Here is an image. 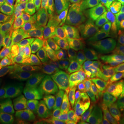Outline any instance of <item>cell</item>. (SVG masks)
<instances>
[{
    "label": "cell",
    "instance_id": "19",
    "mask_svg": "<svg viewBox=\"0 0 124 124\" xmlns=\"http://www.w3.org/2000/svg\"><path fill=\"white\" fill-rule=\"evenodd\" d=\"M24 31H15L0 25V47L15 43L22 38Z\"/></svg>",
    "mask_w": 124,
    "mask_h": 124
},
{
    "label": "cell",
    "instance_id": "17",
    "mask_svg": "<svg viewBox=\"0 0 124 124\" xmlns=\"http://www.w3.org/2000/svg\"><path fill=\"white\" fill-rule=\"evenodd\" d=\"M110 11L108 0H97L95 24L99 29H107L110 27Z\"/></svg>",
    "mask_w": 124,
    "mask_h": 124
},
{
    "label": "cell",
    "instance_id": "42",
    "mask_svg": "<svg viewBox=\"0 0 124 124\" xmlns=\"http://www.w3.org/2000/svg\"><path fill=\"white\" fill-rule=\"evenodd\" d=\"M116 123L117 124H124V119L119 120V121H117Z\"/></svg>",
    "mask_w": 124,
    "mask_h": 124
},
{
    "label": "cell",
    "instance_id": "35",
    "mask_svg": "<svg viewBox=\"0 0 124 124\" xmlns=\"http://www.w3.org/2000/svg\"><path fill=\"white\" fill-rule=\"evenodd\" d=\"M25 91V87H24V80L23 77V75L22 74L18 78L17 81L16 82L15 85H14L12 91L10 92L11 94H15V95H23V93Z\"/></svg>",
    "mask_w": 124,
    "mask_h": 124
},
{
    "label": "cell",
    "instance_id": "29",
    "mask_svg": "<svg viewBox=\"0 0 124 124\" xmlns=\"http://www.w3.org/2000/svg\"><path fill=\"white\" fill-rule=\"evenodd\" d=\"M48 116V112L37 109L26 116V122L28 124H46Z\"/></svg>",
    "mask_w": 124,
    "mask_h": 124
},
{
    "label": "cell",
    "instance_id": "31",
    "mask_svg": "<svg viewBox=\"0 0 124 124\" xmlns=\"http://www.w3.org/2000/svg\"><path fill=\"white\" fill-rule=\"evenodd\" d=\"M71 17L74 22H76L80 17L81 13L83 0H67Z\"/></svg>",
    "mask_w": 124,
    "mask_h": 124
},
{
    "label": "cell",
    "instance_id": "38",
    "mask_svg": "<svg viewBox=\"0 0 124 124\" xmlns=\"http://www.w3.org/2000/svg\"><path fill=\"white\" fill-rule=\"evenodd\" d=\"M10 4L11 0H0V15Z\"/></svg>",
    "mask_w": 124,
    "mask_h": 124
},
{
    "label": "cell",
    "instance_id": "2",
    "mask_svg": "<svg viewBox=\"0 0 124 124\" xmlns=\"http://www.w3.org/2000/svg\"><path fill=\"white\" fill-rule=\"evenodd\" d=\"M97 38L95 21L89 17H79L72 26V53L89 54L93 51Z\"/></svg>",
    "mask_w": 124,
    "mask_h": 124
},
{
    "label": "cell",
    "instance_id": "4",
    "mask_svg": "<svg viewBox=\"0 0 124 124\" xmlns=\"http://www.w3.org/2000/svg\"><path fill=\"white\" fill-rule=\"evenodd\" d=\"M88 57V54H70L53 65V66L57 75L68 74L87 80L88 79L86 69Z\"/></svg>",
    "mask_w": 124,
    "mask_h": 124
},
{
    "label": "cell",
    "instance_id": "15",
    "mask_svg": "<svg viewBox=\"0 0 124 124\" xmlns=\"http://www.w3.org/2000/svg\"><path fill=\"white\" fill-rule=\"evenodd\" d=\"M111 25L118 29L124 23V0H109Z\"/></svg>",
    "mask_w": 124,
    "mask_h": 124
},
{
    "label": "cell",
    "instance_id": "22",
    "mask_svg": "<svg viewBox=\"0 0 124 124\" xmlns=\"http://www.w3.org/2000/svg\"><path fill=\"white\" fill-rule=\"evenodd\" d=\"M45 26V23L40 20L34 11H28V22L26 30L29 35H35L43 33Z\"/></svg>",
    "mask_w": 124,
    "mask_h": 124
},
{
    "label": "cell",
    "instance_id": "27",
    "mask_svg": "<svg viewBox=\"0 0 124 124\" xmlns=\"http://www.w3.org/2000/svg\"><path fill=\"white\" fill-rule=\"evenodd\" d=\"M104 76L120 95L124 97V78L110 71Z\"/></svg>",
    "mask_w": 124,
    "mask_h": 124
},
{
    "label": "cell",
    "instance_id": "16",
    "mask_svg": "<svg viewBox=\"0 0 124 124\" xmlns=\"http://www.w3.org/2000/svg\"><path fill=\"white\" fill-rule=\"evenodd\" d=\"M39 94L34 88L26 90L23 93L21 108L23 112L28 115L37 110L39 104Z\"/></svg>",
    "mask_w": 124,
    "mask_h": 124
},
{
    "label": "cell",
    "instance_id": "45",
    "mask_svg": "<svg viewBox=\"0 0 124 124\" xmlns=\"http://www.w3.org/2000/svg\"></svg>",
    "mask_w": 124,
    "mask_h": 124
},
{
    "label": "cell",
    "instance_id": "25",
    "mask_svg": "<svg viewBox=\"0 0 124 124\" xmlns=\"http://www.w3.org/2000/svg\"><path fill=\"white\" fill-rule=\"evenodd\" d=\"M56 3L57 2L54 1L50 4L39 6L37 8H36L35 10H33L32 11L35 13L36 15L38 17L41 21L44 22V23H48L53 15L54 7Z\"/></svg>",
    "mask_w": 124,
    "mask_h": 124
},
{
    "label": "cell",
    "instance_id": "33",
    "mask_svg": "<svg viewBox=\"0 0 124 124\" xmlns=\"http://www.w3.org/2000/svg\"><path fill=\"white\" fill-rule=\"evenodd\" d=\"M9 70L7 67L4 65L0 61V99L5 93V88L6 85L7 76L8 74Z\"/></svg>",
    "mask_w": 124,
    "mask_h": 124
},
{
    "label": "cell",
    "instance_id": "12",
    "mask_svg": "<svg viewBox=\"0 0 124 124\" xmlns=\"http://www.w3.org/2000/svg\"><path fill=\"white\" fill-rule=\"evenodd\" d=\"M94 81L99 93L110 103L116 101L121 98L119 93L114 88L105 76H98L94 79Z\"/></svg>",
    "mask_w": 124,
    "mask_h": 124
},
{
    "label": "cell",
    "instance_id": "11",
    "mask_svg": "<svg viewBox=\"0 0 124 124\" xmlns=\"http://www.w3.org/2000/svg\"><path fill=\"white\" fill-rule=\"evenodd\" d=\"M48 46V43L43 33L30 36L26 49L24 59L27 62L30 59L44 55Z\"/></svg>",
    "mask_w": 124,
    "mask_h": 124
},
{
    "label": "cell",
    "instance_id": "32",
    "mask_svg": "<svg viewBox=\"0 0 124 124\" xmlns=\"http://www.w3.org/2000/svg\"><path fill=\"white\" fill-rule=\"evenodd\" d=\"M110 106L116 119H123L124 116V99L111 102Z\"/></svg>",
    "mask_w": 124,
    "mask_h": 124
},
{
    "label": "cell",
    "instance_id": "44",
    "mask_svg": "<svg viewBox=\"0 0 124 124\" xmlns=\"http://www.w3.org/2000/svg\"><path fill=\"white\" fill-rule=\"evenodd\" d=\"M1 116H0V120H1Z\"/></svg>",
    "mask_w": 124,
    "mask_h": 124
},
{
    "label": "cell",
    "instance_id": "39",
    "mask_svg": "<svg viewBox=\"0 0 124 124\" xmlns=\"http://www.w3.org/2000/svg\"><path fill=\"white\" fill-rule=\"evenodd\" d=\"M40 4H41V0H32L31 6V8H30L28 11H32L36 8H37L38 6H39Z\"/></svg>",
    "mask_w": 124,
    "mask_h": 124
},
{
    "label": "cell",
    "instance_id": "24",
    "mask_svg": "<svg viewBox=\"0 0 124 124\" xmlns=\"http://www.w3.org/2000/svg\"><path fill=\"white\" fill-rule=\"evenodd\" d=\"M110 72L124 78V53H116L112 56Z\"/></svg>",
    "mask_w": 124,
    "mask_h": 124
},
{
    "label": "cell",
    "instance_id": "1",
    "mask_svg": "<svg viewBox=\"0 0 124 124\" xmlns=\"http://www.w3.org/2000/svg\"><path fill=\"white\" fill-rule=\"evenodd\" d=\"M110 27L107 29L97 28V38L94 48L88 54L86 62L87 74L89 79L104 76L110 71L112 56L118 50L112 39Z\"/></svg>",
    "mask_w": 124,
    "mask_h": 124
},
{
    "label": "cell",
    "instance_id": "21",
    "mask_svg": "<svg viewBox=\"0 0 124 124\" xmlns=\"http://www.w3.org/2000/svg\"><path fill=\"white\" fill-rule=\"evenodd\" d=\"M63 100L62 94L59 89L54 90L49 94L48 116H59L62 110Z\"/></svg>",
    "mask_w": 124,
    "mask_h": 124
},
{
    "label": "cell",
    "instance_id": "10",
    "mask_svg": "<svg viewBox=\"0 0 124 124\" xmlns=\"http://www.w3.org/2000/svg\"><path fill=\"white\" fill-rule=\"evenodd\" d=\"M87 95L93 101V107L97 116L106 121H115L116 119L111 108L110 103L102 97L97 88L93 93Z\"/></svg>",
    "mask_w": 124,
    "mask_h": 124
},
{
    "label": "cell",
    "instance_id": "36",
    "mask_svg": "<svg viewBox=\"0 0 124 124\" xmlns=\"http://www.w3.org/2000/svg\"><path fill=\"white\" fill-rule=\"evenodd\" d=\"M49 94L50 93H39V104L37 109L48 112L49 108Z\"/></svg>",
    "mask_w": 124,
    "mask_h": 124
},
{
    "label": "cell",
    "instance_id": "6",
    "mask_svg": "<svg viewBox=\"0 0 124 124\" xmlns=\"http://www.w3.org/2000/svg\"><path fill=\"white\" fill-rule=\"evenodd\" d=\"M28 22V11H22L12 4L0 15V23L15 31H24Z\"/></svg>",
    "mask_w": 124,
    "mask_h": 124
},
{
    "label": "cell",
    "instance_id": "14",
    "mask_svg": "<svg viewBox=\"0 0 124 124\" xmlns=\"http://www.w3.org/2000/svg\"><path fill=\"white\" fill-rule=\"evenodd\" d=\"M74 54L72 49L66 47L61 43L50 45L45 51L44 56L52 65L57 63L67 56Z\"/></svg>",
    "mask_w": 124,
    "mask_h": 124
},
{
    "label": "cell",
    "instance_id": "43",
    "mask_svg": "<svg viewBox=\"0 0 124 124\" xmlns=\"http://www.w3.org/2000/svg\"><path fill=\"white\" fill-rule=\"evenodd\" d=\"M56 2H59V1H63V0H55Z\"/></svg>",
    "mask_w": 124,
    "mask_h": 124
},
{
    "label": "cell",
    "instance_id": "7",
    "mask_svg": "<svg viewBox=\"0 0 124 124\" xmlns=\"http://www.w3.org/2000/svg\"><path fill=\"white\" fill-rule=\"evenodd\" d=\"M87 88V80L77 76H71L66 84L62 89L63 106L70 107L78 101L85 93Z\"/></svg>",
    "mask_w": 124,
    "mask_h": 124
},
{
    "label": "cell",
    "instance_id": "18",
    "mask_svg": "<svg viewBox=\"0 0 124 124\" xmlns=\"http://www.w3.org/2000/svg\"><path fill=\"white\" fill-rule=\"evenodd\" d=\"M22 98V95L7 94L0 101V116L4 118L8 114L17 110L21 106Z\"/></svg>",
    "mask_w": 124,
    "mask_h": 124
},
{
    "label": "cell",
    "instance_id": "26",
    "mask_svg": "<svg viewBox=\"0 0 124 124\" xmlns=\"http://www.w3.org/2000/svg\"><path fill=\"white\" fill-rule=\"evenodd\" d=\"M59 124H83L74 111L65 107L59 116Z\"/></svg>",
    "mask_w": 124,
    "mask_h": 124
},
{
    "label": "cell",
    "instance_id": "28",
    "mask_svg": "<svg viewBox=\"0 0 124 124\" xmlns=\"http://www.w3.org/2000/svg\"><path fill=\"white\" fill-rule=\"evenodd\" d=\"M110 32L112 39L118 48L116 53L124 52V23L118 29L111 28Z\"/></svg>",
    "mask_w": 124,
    "mask_h": 124
},
{
    "label": "cell",
    "instance_id": "5",
    "mask_svg": "<svg viewBox=\"0 0 124 124\" xmlns=\"http://www.w3.org/2000/svg\"><path fill=\"white\" fill-rule=\"evenodd\" d=\"M29 37V33L26 29L21 39L12 44L0 47V61L9 70L24 58Z\"/></svg>",
    "mask_w": 124,
    "mask_h": 124
},
{
    "label": "cell",
    "instance_id": "41",
    "mask_svg": "<svg viewBox=\"0 0 124 124\" xmlns=\"http://www.w3.org/2000/svg\"><path fill=\"white\" fill-rule=\"evenodd\" d=\"M54 1H55V0H41V4H40V6H43V5L50 4V3L53 2Z\"/></svg>",
    "mask_w": 124,
    "mask_h": 124
},
{
    "label": "cell",
    "instance_id": "23",
    "mask_svg": "<svg viewBox=\"0 0 124 124\" xmlns=\"http://www.w3.org/2000/svg\"><path fill=\"white\" fill-rule=\"evenodd\" d=\"M43 35L49 45L61 43L63 37V32L50 25H46L43 31Z\"/></svg>",
    "mask_w": 124,
    "mask_h": 124
},
{
    "label": "cell",
    "instance_id": "9",
    "mask_svg": "<svg viewBox=\"0 0 124 124\" xmlns=\"http://www.w3.org/2000/svg\"><path fill=\"white\" fill-rule=\"evenodd\" d=\"M71 18L68 1L63 0L55 4L53 15L48 23L52 26L64 31L71 25Z\"/></svg>",
    "mask_w": 124,
    "mask_h": 124
},
{
    "label": "cell",
    "instance_id": "34",
    "mask_svg": "<svg viewBox=\"0 0 124 124\" xmlns=\"http://www.w3.org/2000/svg\"><path fill=\"white\" fill-rule=\"evenodd\" d=\"M1 124H27L25 120L17 115L14 112H11L6 116Z\"/></svg>",
    "mask_w": 124,
    "mask_h": 124
},
{
    "label": "cell",
    "instance_id": "37",
    "mask_svg": "<svg viewBox=\"0 0 124 124\" xmlns=\"http://www.w3.org/2000/svg\"><path fill=\"white\" fill-rule=\"evenodd\" d=\"M31 1V0H11V4L22 11H28V8Z\"/></svg>",
    "mask_w": 124,
    "mask_h": 124
},
{
    "label": "cell",
    "instance_id": "40",
    "mask_svg": "<svg viewBox=\"0 0 124 124\" xmlns=\"http://www.w3.org/2000/svg\"><path fill=\"white\" fill-rule=\"evenodd\" d=\"M94 124H117L116 122L115 121H106L103 120H99V121H97V122H95Z\"/></svg>",
    "mask_w": 124,
    "mask_h": 124
},
{
    "label": "cell",
    "instance_id": "30",
    "mask_svg": "<svg viewBox=\"0 0 124 124\" xmlns=\"http://www.w3.org/2000/svg\"><path fill=\"white\" fill-rule=\"evenodd\" d=\"M97 0H83L81 17H89L95 21Z\"/></svg>",
    "mask_w": 124,
    "mask_h": 124
},
{
    "label": "cell",
    "instance_id": "20",
    "mask_svg": "<svg viewBox=\"0 0 124 124\" xmlns=\"http://www.w3.org/2000/svg\"><path fill=\"white\" fill-rule=\"evenodd\" d=\"M26 61L24 59V58L19 63H18L17 65H15L13 68H12L9 71L7 80H6V85L5 88V93L9 94L12 91L14 85H15L18 78L19 76L22 74L23 67L26 63Z\"/></svg>",
    "mask_w": 124,
    "mask_h": 124
},
{
    "label": "cell",
    "instance_id": "13",
    "mask_svg": "<svg viewBox=\"0 0 124 124\" xmlns=\"http://www.w3.org/2000/svg\"><path fill=\"white\" fill-rule=\"evenodd\" d=\"M70 76L59 75L54 77H48L39 84L33 87L38 93H50L56 89H62L70 79Z\"/></svg>",
    "mask_w": 124,
    "mask_h": 124
},
{
    "label": "cell",
    "instance_id": "3",
    "mask_svg": "<svg viewBox=\"0 0 124 124\" xmlns=\"http://www.w3.org/2000/svg\"><path fill=\"white\" fill-rule=\"evenodd\" d=\"M25 90L33 88L51 76L57 75L53 65L44 56L27 61L23 70Z\"/></svg>",
    "mask_w": 124,
    "mask_h": 124
},
{
    "label": "cell",
    "instance_id": "8",
    "mask_svg": "<svg viewBox=\"0 0 124 124\" xmlns=\"http://www.w3.org/2000/svg\"><path fill=\"white\" fill-rule=\"evenodd\" d=\"M72 110L83 124H94L98 120L93 101L85 93L74 103Z\"/></svg>",
    "mask_w": 124,
    "mask_h": 124
}]
</instances>
